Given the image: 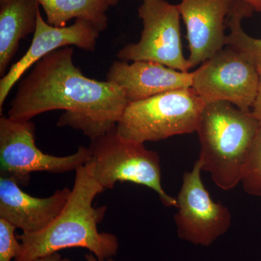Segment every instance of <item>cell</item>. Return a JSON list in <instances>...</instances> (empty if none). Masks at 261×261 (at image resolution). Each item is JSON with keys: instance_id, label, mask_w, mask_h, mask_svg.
Listing matches in <instances>:
<instances>
[{"instance_id": "4fadbf2b", "label": "cell", "mask_w": 261, "mask_h": 261, "mask_svg": "<svg viewBox=\"0 0 261 261\" xmlns=\"http://www.w3.org/2000/svg\"><path fill=\"white\" fill-rule=\"evenodd\" d=\"M70 192L69 188H64L49 197H33L13 178L0 176V219L23 232L41 231L61 214Z\"/></svg>"}, {"instance_id": "d6986e66", "label": "cell", "mask_w": 261, "mask_h": 261, "mask_svg": "<svg viewBox=\"0 0 261 261\" xmlns=\"http://www.w3.org/2000/svg\"><path fill=\"white\" fill-rule=\"evenodd\" d=\"M257 69H258L259 75H260V82H259L256 98H255V102L252 107L251 113L252 116L255 117L257 121L261 123V68H257Z\"/></svg>"}, {"instance_id": "7c38bea8", "label": "cell", "mask_w": 261, "mask_h": 261, "mask_svg": "<svg viewBox=\"0 0 261 261\" xmlns=\"http://www.w3.org/2000/svg\"><path fill=\"white\" fill-rule=\"evenodd\" d=\"M106 81L122 89L128 102L192 87V72L180 71L152 61H113Z\"/></svg>"}, {"instance_id": "ba28073f", "label": "cell", "mask_w": 261, "mask_h": 261, "mask_svg": "<svg viewBox=\"0 0 261 261\" xmlns=\"http://www.w3.org/2000/svg\"><path fill=\"white\" fill-rule=\"evenodd\" d=\"M259 82L257 67L226 46L192 72V88L205 104L226 102L251 112Z\"/></svg>"}, {"instance_id": "9c48e42d", "label": "cell", "mask_w": 261, "mask_h": 261, "mask_svg": "<svg viewBox=\"0 0 261 261\" xmlns=\"http://www.w3.org/2000/svg\"><path fill=\"white\" fill-rule=\"evenodd\" d=\"M202 171L197 160L191 171L184 173L174 221L180 240L209 247L229 230L232 216L227 207L211 198L202 181Z\"/></svg>"}, {"instance_id": "277c9868", "label": "cell", "mask_w": 261, "mask_h": 261, "mask_svg": "<svg viewBox=\"0 0 261 261\" xmlns=\"http://www.w3.org/2000/svg\"><path fill=\"white\" fill-rule=\"evenodd\" d=\"M116 126L91 140L85 165L96 181L105 190L113 189L117 182L142 185L155 192L166 207H177L176 199L163 190L159 154L144 143L123 138Z\"/></svg>"}, {"instance_id": "9a60e30c", "label": "cell", "mask_w": 261, "mask_h": 261, "mask_svg": "<svg viewBox=\"0 0 261 261\" xmlns=\"http://www.w3.org/2000/svg\"><path fill=\"white\" fill-rule=\"evenodd\" d=\"M53 27H65L70 20L81 19L103 32L108 27V0H38Z\"/></svg>"}, {"instance_id": "52a82bcc", "label": "cell", "mask_w": 261, "mask_h": 261, "mask_svg": "<svg viewBox=\"0 0 261 261\" xmlns=\"http://www.w3.org/2000/svg\"><path fill=\"white\" fill-rule=\"evenodd\" d=\"M138 15L143 25L140 41L124 46L118 58L126 62H155L180 71L191 69L182 49L177 5L166 0H143Z\"/></svg>"}, {"instance_id": "5bb4252c", "label": "cell", "mask_w": 261, "mask_h": 261, "mask_svg": "<svg viewBox=\"0 0 261 261\" xmlns=\"http://www.w3.org/2000/svg\"><path fill=\"white\" fill-rule=\"evenodd\" d=\"M38 0H7L0 3V75L4 76L19 44L37 29Z\"/></svg>"}, {"instance_id": "7a4b0ae2", "label": "cell", "mask_w": 261, "mask_h": 261, "mask_svg": "<svg viewBox=\"0 0 261 261\" xmlns=\"http://www.w3.org/2000/svg\"><path fill=\"white\" fill-rule=\"evenodd\" d=\"M105 190L86 165L79 168L61 214L41 231L17 236L21 247L14 261H34L73 247L87 249L101 261L114 257L119 249L118 238L97 228L107 207H93L94 199Z\"/></svg>"}, {"instance_id": "5b68a950", "label": "cell", "mask_w": 261, "mask_h": 261, "mask_svg": "<svg viewBox=\"0 0 261 261\" xmlns=\"http://www.w3.org/2000/svg\"><path fill=\"white\" fill-rule=\"evenodd\" d=\"M205 102L192 87L128 102L117 123L126 140L145 143L197 130Z\"/></svg>"}, {"instance_id": "6da1fadb", "label": "cell", "mask_w": 261, "mask_h": 261, "mask_svg": "<svg viewBox=\"0 0 261 261\" xmlns=\"http://www.w3.org/2000/svg\"><path fill=\"white\" fill-rule=\"evenodd\" d=\"M128 104L116 84L85 76L73 63V48L56 49L36 63L19 84L8 117L28 121L63 110L58 126L83 132L93 140L116 126Z\"/></svg>"}, {"instance_id": "603a6c76", "label": "cell", "mask_w": 261, "mask_h": 261, "mask_svg": "<svg viewBox=\"0 0 261 261\" xmlns=\"http://www.w3.org/2000/svg\"><path fill=\"white\" fill-rule=\"evenodd\" d=\"M108 3H109L110 6H115L118 4L119 0H108Z\"/></svg>"}, {"instance_id": "2e32d148", "label": "cell", "mask_w": 261, "mask_h": 261, "mask_svg": "<svg viewBox=\"0 0 261 261\" xmlns=\"http://www.w3.org/2000/svg\"><path fill=\"white\" fill-rule=\"evenodd\" d=\"M254 10L242 0H233L226 20L228 34L226 46L238 51L257 68H261V38L250 37L244 31V18L251 16Z\"/></svg>"}, {"instance_id": "30bf717a", "label": "cell", "mask_w": 261, "mask_h": 261, "mask_svg": "<svg viewBox=\"0 0 261 261\" xmlns=\"http://www.w3.org/2000/svg\"><path fill=\"white\" fill-rule=\"evenodd\" d=\"M99 33L93 24L81 19H77L70 27H53L44 21L39 11L37 29L30 47L0 80V112L3 111L12 88L32 65L49 53L61 48L75 46L85 51H94Z\"/></svg>"}, {"instance_id": "3957f363", "label": "cell", "mask_w": 261, "mask_h": 261, "mask_svg": "<svg viewBox=\"0 0 261 261\" xmlns=\"http://www.w3.org/2000/svg\"><path fill=\"white\" fill-rule=\"evenodd\" d=\"M260 126L251 112L231 103L205 105L196 130L200 146L198 161L219 188L227 191L241 183L247 154Z\"/></svg>"}, {"instance_id": "cb8c5ba5", "label": "cell", "mask_w": 261, "mask_h": 261, "mask_svg": "<svg viewBox=\"0 0 261 261\" xmlns=\"http://www.w3.org/2000/svg\"><path fill=\"white\" fill-rule=\"evenodd\" d=\"M5 1H7V0H0V3H5Z\"/></svg>"}, {"instance_id": "8fae6325", "label": "cell", "mask_w": 261, "mask_h": 261, "mask_svg": "<svg viewBox=\"0 0 261 261\" xmlns=\"http://www.w3.org/2000/svg\"><path fill=\"white\" fill-rule=\"evenodd\" d=\"M233 0H181L177 5L187 29L190 68L226 47V20Z\"/></svg>"}, {"instance_id": "ac0fdd59", "label": "cell", "mask_w": 261, "mask_h": 261, "mask_svg": "<svg viewBox=\"0 0 261 261\" xmlns=\"http://www.w3.org/2000/svg\"><path fill=\"white\" fill-rule=\"evenodd\" d=\"M13 225L0 219V261H11L20 252V245Z\"/></svg>"}, {"instance_id": "44dd1931", "label": "cell", "mask_w": 261, "mask_h": 261, "mask_svg": "<svg viewBox=\"0 0 261 261\" xmlns=\"http://www.w3.org/2000/svg\"><path fill=\"white\" fill-rule=\"evenodd\" d=\"M61 255L58 252H56V253L41 257V258L37 259V260L34 261H61Z\"/></svg>"}, {"instance_id": "e0dca14e", "label": "cell", "mask_w": 261, "mask_h": 261, "mask_svg": "<svg viewBox=\"0 0 261 261\" xmlns=\"http://www.w3.org/2000/svg\"><path fill=\"white\" fill-rule=\"evenodd\" d=\"M241 183L247 194L261 197V126L247 154Z\"/></svg>"}, {"instance_id": "7402d4cb", "label": "cell", "mask_w": 261, "mask_h": 261, "mask_svg": "<svg viewBox=\"0 0 261 261\" xmlns=\"http://www.w3.org/2000/svg\"><path fill=\"white\" fill-rule=\"evenodd\" d=\"M85 260L86 261H101L99 260V259L97 258L95 255H94L92 252H89V253H87L85 255ZM61 261H71L70 259L68 258H62ZM105 261H116L113 257H111V258L107 259V260Z\"/></svg>"}, {"instance_id": "ffe728a7", "label": "cell", "mask_w": 261, "mask_h": 261, "mask_svg": "<svg viewBox=\"0 0 261 261\" xmlns=\"http://www.w3.org/2000/svg\"><path fill=\"white\" fill-rule=\"evenodd\" d=\"M245 3L250 5L254 10V11L261 13V0H242Z\"/></svg>"}, {"instance_id": "8992f818", "label": "cell", "mask_w": 261, "mask_h": 261, "mask_svg": "<svg viewBox=\"0 0 261 261\" xmlns=\"http://www.w3.org/2000/svg\"><path fill=\"white\" fill-rule=\"evenodd\" d=\"M89 158V149L84 146L70 155L45 154L36 145L32 121L0 118V176L13 178L19 185H28L31 173L34 172L58 174L75 171Z\"/></svg>"}]
</instances>
